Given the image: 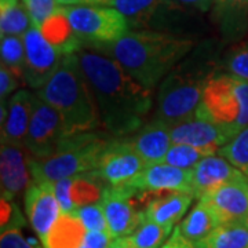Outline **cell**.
Listing matches in <instances>:
<instances>
[{
	"label": "cell",
	"instance_id": "obj_24",
	"mask_svg": "<svg viewBox=\"0 0 248 248\" xmlns=\"http://www.w3.org/2000/svg\"><path fill=\"white\" fill-rule=\"evenodd\" d=\"M108 6L119 10L130 25L146 27L170 0H108Z\"/></svg>",
	"mask_w": 248,
	"mask_h": 248
},
{
	"label": "cell",
	"instance_id": "obj_18",
	"mask_svg": "<svg viewBox=\"0 0 248 248\" xmlns=\"http://www.w3.org/2000/svg\"><path fill=\"white\" fill-rule=\"evenodd\" d=\"M33 94L28 90H17L11 97L1 102L6 107V117L1 124V143L25 146L28 128L32 116Z\"/></svg>",
	"mask_w": 248,
	"mask_h": 248
},
{
	"label": "cell",
	"instance_id": "obj_30",
	"mask_svg": "<svg viewBox=\"0 0 248 248\" xmlns=\"http://www.w3.org/2000/svg\"><path fill=\"white\" fill-rule=\"evenodd\" d=\"M218 155L228 159L233 166L248 177V125L244 127L229 143L222 146Z\"/></svg>",
	"mask_w": 248,
	"mask_h": 248
},
{
	"label": "cell",
	"instance_id": "obj_29",
	"mask_svg": "<svg viewBox=\"0 0 248 248\" xmlns=\"http://www.w3.org/2000/svg\"><path fill=\"white\" fill-rule=\"evenodd\" d=\"M210 155H217V153L187 143H172L163 161L179 169L192 170L195 169V166L200 160H203Z\"/></svg>",
	"mask_w": 248,
	"mask_h": 248
},
{
	"label": "cell",
	"instance_id": "obj_39",
	"mask_svg": "<svg viewBox=\"0 0 248 248\" xmlns=\"http://www.w3.org/2000/svg\"><path fill=\"white\" fill-rule=\"evenodd\" d=\"M215 3L222 7V9L228 10H247L248 9V0H215Z\"/></svg>",
	"mask_w": 248,
	"mask_h": 248
},
{
	"label": "cell",
	"instance_id": "obj_4",
	"mask_svg": "<svg viewBox=\"0 0 248 248\" xmlns=\"http://www.w3.org/2000/svg\"><path fill=\"white\" fill-rule=\"evenodd\" d=\"M218 65L200 57L184 58L160 81L153 119L170 127L193 116L202 102L204 89Z\"/></svg>",
	"mask_w": 248,
	"mask_h": 248
},
{
	"label": "cell",
	"instance_id": "obj_31",
	"mask_svg": "<svg viewBox=\"0 0 248 248\" xmlns=\"http://www.w3.org/2000/svg\"><path fill=\"white\" fill-rule=\"evenodd\" d=\"M223 71L248 81V42L229 48L222 58Z\"/></svg>",
	"mask_w": 248,
	"mask_h": 248
},
{
	"label": "cell",
	"instance_id": "obj_27",
	"mask_svg": "<svg viewBox=\"0 0 248 248\" xmlns=\"http://www.w3.org/2000/svg\"><path fill=\"white\" fill-rule=\"evenodd\" d=\"M171 231L172 229L159 225L152 219L143 218L141 225L125 237L135 248H159L169 237Z\"/></svg>",
	"mask_w": 248,
	"mask_h": 248
},
{
	"label": "cell",
	"instance_id": "obj_32",
	"mask_svg": "<svg viewBox=\"0 0 248 248\" xmlns=\"http://www.w3.org/2000/svg\"><path fill=\"white\" fill-rule=\"evenodd\" d=\"M31 17L32 25L42 29L46 22L54 17L60 10L61 4L57 0H22Z\"/></svg>",
	"mask_w": 248,
	"mask_h": 248
},
{
	"label": "cell",
	"instance_id": "obj_40",
	"mask_svg": "<svg viewBox=\"0 0 248 248\" xmlns=\"http://www.w3.org/2000/svg\"><path fill=\"white\" fill-rule=\"evenodd\" d=\"M61 6H108V0H57Z\"/></svg>",
	"mask_w": 248,
	"mask_h": 248
},
{
	"label": "cell",
	"instance_id": "obj_13",
	"mask_svg": "<svg viewBox=\"0 0 248 248\" xmlns=\"http://www.w3.org/2000/svg\"><path fill=\"white\" fill-rule=\"evenodd\" d=\"M25 213L45 248L48 233L61 215V205L51 182H32L25 190Z\"/></svg>",
	"mask_w": 248,
	"mask_h": 248
},
{
	"label": "cell",
	"instance_id": "obj_8",
	"mask_svg": "<svg viewBox=\"0 0 248 248\" xmlns=\"http://www.w3.org/2000/svg\"><path fill=\"white\" fill-rule=\"evenodd\" d=\"M146 202L148 193L131 185L104 187L99 203L104 207L108 229L113 239L131 234L141 225Z\"/></svg>",
	"mask_w": 248,
	"mask_h": 248
},
{
	"label": "cell",
	"instance_id": "obj_25",
	"mask_svg": "<svg viewBox=\"0 0 248 248\" xmlns=\"http://www.w3.org/2000/svg\"><path fill=\"white\" fill-rule=\"evenodd\" d=\"M196 248H248V226L243 223H221Z\"/></svg>",
	"mask_w": 248,
	"mask_h": 248
},
{
	"label": "cell",
	"instance_id": "obj_6",
	"mask_svg": "<svg viewBox=\"0 0 248 248\" xmlns=\"http://www.w3.org/2000/svg\"><path fill=\"white\" fill-rule=\"evenodd\" d=\"M196 113L237 134L248 125V81L232 73L215 72L204 89Z\"/></svg>",
	"mask_w": 248,
	"mask_h": 248
},
{
	"label": "cell",
	"instance_id": "obj_43",
	"mask_svg": "<svg viewBox=\"0 0 248 248\" xmlns=\"http://www.w3.org/2000/svg\"><path fill=\"white\" fill-rule=\"evenodd\" d=\"M81 248H87V247H86V246H84V244H83V247H81Z\"/></svg>",
	"mask_w": 248,
	"mask_h": 248
},
{
	"label": "cell",
	"instance_id": "obj_2",
	"mask_svg": "<svg viewBox=\"0 0 248 248\" xmlns=\"http://www.w3.org/2000/svg\"><path fill=\"white\" fill-rule=\"evenodd\" d=\"M195 47V40L185 36L155 31L127 32L112 43L95 46L124 68L131 78L153 90L175 65Z\"/></svg>",
	"mask_w": 248,
	"mask_h": 248
},
{
	"label": "cell",
	"instance_id": "obj_36",
	"mask_svg": "<svg viewBox=\"0 0 248 248\" xmlns=\"http://www.w3.org/2000/svg\"><path fill=\"white\" fill-rule=\"evenodd\" d=\"M75 177L63 178L57 182H54V192L58 199V203L61 205L62 213H75L78 210L76 204L72 197V185Z\"/></svg>",
	"mask_w": 248,
	"mask_h": 248
},
{
	"label": "cell",
	"instance_id": "obj_14",
	"mask_svg": "<svg viewBox=\"0 0 248 248\" xmlns=\"http://www.w3.org/2000/svg\"><path fill=\"white\" fill-rule=\"evenodd\" d=\"M31 153L25 146L1 143L0 178L1 199L14 200L33 182L31 172Z\"/></svg>",
	"mask_w": 248,
	"mask_h": 248
},
{
	"label": "cell",
	"instance_id": "obj_15",
	"mask_svg": "<svg viewBox=\"0 0 248 248\" xmlns=\"http://www.w3.org/2000/svg\"><path fill=\"white\" fill-rule=\"evenodd\" d=\"M221 223H243L248 226V177L231 181L203 197Z\"/></svg>",
	"mask_w": 248,
	"mask_h": 248
},
{
	"label": "cell",
	"instance_id": "obj_22",
	"mask_svg": "<svg viewBox=\"0 0 248 248\" xmlns=\"http://www.w3.org/2000/svg\"><path fill=\"white\" fill-rule=\"evenodd\" d=\"M87 229L75 213H61L48 233L45 248H81Z\"/></svg>",
	"mask_w": 248,
	"mask_h": 248
},
{
	"label": "cell",
	"instance_id": "obj_21",
	"mask_svg": "<svg viewBox=\"0 0 248 248\" xmlns=\"http://www.w3.org/2000/svg\"><path fill=\"white\" fill-rule=\"evenodd\" d=\"M219 225L221 221L210 207V204L203 199H200L199 203L195 205V208L178 225L177 229L186 240H189L193 244H197Z\"/></svg>",
	"mask_w": 248,
	"mask_h": 248
},
{
	"label": "cell",
	"instance_id": "obj_42",
	"mask_svg": "<svg viewBox=\"0 0 248 248\" xmlns=\"http://www.w3.org/2000/svg\"><path fill=\"white\" fill-rule=\"evenodd\" d=\"M109 248H135L127 240V237H116V239L112 240V243H110V246Z\"/></svg>",
	"mask_w": 248,
	"mask_h": 248
},
{
	"label": "cell",
	"instance_id": "obj_35",
	"mask_svg": "<svg viewBox=\"0 0 248 248\" xmlns=\"http://www.w3.org/2000/svg\"><path fill=\"white\" fill-rule=\"evenodd\" d=\"M21 84H27L25 80L22 79L18 73L7 68L1 63L0 66V98L1 102H6L13 93H16Z\"/></svg>",
	"mask_w": 248,
	"mask_h": 248
},
{
	"label": "cell",
	"instance_id": "obj_1",
	"mask_svg": "<svg viewBox=\"0 0 248 248\" xmlns=\"http://www.w3.org/2000/svg\"><path fill=\"white\" fill-rule=\"evenodd\" d=\"M78 55L97 99L104 128L116 138L137 133L153 109V90L138 83L109 55L83 48Z\"/></svg>",
	"mask_w": 248,
	"mask_h": 248
},
{
	"label": "cell",
	"instance_id": "obj_41",
	"mask_svg": "<svg viewBox=\"0 0 248 248\" xmlns=\"http://www.w3.org/2000/svg\"><path fill=\"white\" fill-rule=\"evenodd\" d=\"M182 4H187V6H193L196 9L202 10V11H207L211 1L213 0H178Z\"/></svg>",
	"mask_w": 248,
	"mask_h": 248
},
{
	"label": "cell",
	"instance_id": "obj_9",
	"mask_svg": "<svg viewBox=\"0 0 248 248\" xmlns=\"http://www.w3.org/2000/svg\"><path fill=\"white\" fill-rule=\"evenodd\" d=\"M65 137L60 113L35 93L31 123L25 138V148L31 156L33 159H46L51 156Z\"/></svg>",
	"mask_w": 248,
	"mask_h": 248
},
{
	"label": "cell",
	"instance_id": "obj_12",
	"mask_svg": "<svg viewBox=\"0 0 248 248\" xmlns=\"http://www.w3.org/2000/svg\"><path fill=\"white\" fill-rule=\"evenodd\" d=\"M234 137L231 128L197 113L171 127L172 143H187L213 153H218Z\"/></svg>",
	"mask_w": 248,
	"mask_h": 248
},
{
	"label": "cell",
	"instance_id": "obj_38",
	"mask_svg": "<svg viewBox=\"0 0 248 248\" xmlns=\"http://www.w3.org/2000/svg\"><path fill=\"white\" fill-rule=\"evenodd\" d=\"M161 248H196L193 243H190L189 240H186L178 229L174 231V233L171 234L170 240L163 246Z\"/></svg>",
	"mask_w": 248,
	"mask_h": 248
},
{
	"label": "cell",
	"instance_id": "obj_11",
	"mask_svg": "<svg viewBox=\"0 0 248 248\" xmlns=\"http://www.w3.org/2000/svg\"><path fill=\"white\" fill-rule=\"evenodd\" d=\"M145 166L146 163L134 149L128 138H113L102 152L94 174L108 185H127Z\"/></svg>",
	"mask_w": 248,
	"mask_h": 248
},
{
	"label": "cell",
	"instance_id": "obj_20",
	"mask_svg": "<svg viewBox=\"0 0 248 248\" xmlns=\"http://www.w3.org/2000/svg\"><path fill=\"white\" fill-rule=\"evenodd\" d=\"M128 141L146 164L160 163L172 145L171 127L161 120L152 119L134 134V137L128 138Z\"/></svg>",
	"mask_w": 248,
	"mask_h": 248
},
{
	"label": "cell",
	"instance_id": "obj_23",
	"mask_svg": "<svg viewBox=\"0 0 248 248\" xmlns=\"http://www.w3.org/2000/svg\"><path fill=\"white\" fill-rule=\"evenodd\" d=\"M42 32L63 57L79 53L81 50L83 40L72 29L68 18L63 14V6L43 25Z\"/></svg>",
	"mask_w": 248,
	"mask_h": 248
},
{
	"label": "cell",
	"instance_id": "obj_16",
	"mask_svg": "<svg viewBox=\"0 0 248 248\" xmlns=\"http://www.w3.org/2000/svg\"><path fill=\"white\" fill-rule=\"evenodd\" d=\"M127 185L141 192H187L192 193V170H185L160 161L146 164L145 169ZM193 195V193H192Z\"/></svg>",
	"mask_w": 248,
	"mask_h": 248
},
{
	"label": "cell",
	"instance_id": "obj_34",
	"mask_svg": "<svg viewBox=\"0 0 248 248\" xmlns=\"http://www.w3.org/2000/svg\"><path fill=\"white\" fill-rule=\"evenodd\" d=\"M22 226H9L6 229H1L0 234V248H42L36 244L33 240L25 239V236L21 232Z\"/></svg>",
	"mask_w": 248,
	"mask_h": 248
},
{
	"label": "cell",
	"instance_id": "obj_10",
	"mask_svg": "<svg viewBox=\"0 0 248 248\" xmlns=\"http://www.w3.org/2000/svg\"><path fill=\"white\" fill-rule=\"evenodd\" d=\"M22 39L25 46V83L37 90L51 79L63 55L48 42L42 29L33 25L22 35Z\"/></svg>",
	"mask_w": 248,
	"mask_h": 248
},
{
	"label": "cell",
	"instance_id": "obj_33",
	"mask_svg": "<svg viewBox=\"0 0 248 248\" xmlns=\"http://www.w3.org/2000/svg\"><path fill=\"white\" fill-rule=\"evenodd\" d=\"M75 214L79 217L80 221L83 222V225L87 231L109 232L105 211H104V207L99 202L80 205L75 211Z\"/></svg>",
	"mask_w": 248,
	"mask_h": 248
},
{
	"label": "cell",
	"instance_id": "obj_17",
	"mask_svg": "<svg viewBox=\"0 0 248 248\" xmlns=\"http://www.w3.org/2000/svg\"><path fill=\"white\" fill-rule=\"evenodd\" d=\"M246 175L221 155H210L200 160L192 169V193L196 199H203L217 187Z\"/></svg>",
	"mask_w": 248,
	"mask_h": 248
},
{
	"label": "cell",
	"instance_id": "obj_7",
	"mask_svg": "<svg viewBox=\"0 0 248 248\" xmlns=\"http://www.w3.org/2000/svg\"><path fill=\"white\" fill-rule=\"evenodd\" d=\"M63 14L76 35L94 46L112 43L130 32L127 18L110 6H63Z\"/></svg>",
	"mask_w": 248,
	"mask_h": 248
},
{
	"label": "cell",
	"instance_id": "obj_26",
	"mask_svg": "<svg viewBox=\"0 0 248 248\" xmlns=\"http://www.w3.org/2000/svg\"><path fill=\"white\" fill-rule=\"evenodd\" d=\"M32 21L22 0H0V35L22 36Z\"/></svg>",
	"mask_w": 248,
	"mask_h": 248
},
{
	"label": "cell",
	"instance_id": "obj_3",
	"mask_svg": "<svg viewBox=\"0 0 248 248\" xmlns=\"http://www.w3.org/2000/svg\"><path fill=\"white\" fill-rule=\"evenodd\" d=\"M36 94L60 113L66 137L104 127L97 99L78 53L65 55L51 79L36 90Z\"/></svg>",
	"mask_w": 248,
	"mask_h": 248
},
{
	"label": "cell",
	"instance_id": "obj_37",
	"mask_svg": "<svg viewBox=\"0 0 248 248\" xmlns=\"http://www.w3.org/2000/svg\"><path fill=\"white\" fill-rule=\"evenodd\" d=\"M112 240V234L107 231H87L84 246L87 248H109Z\"/></svg>",
	"mask_w": 248,
	"mask_h": 248
},
{
	"label": "cell",
	"instance_id": "obj_28",
	"mask_svg": "<svg viewBox=\"0 0 248 248\" xmlns=\"http://www.w3.org/2000/svg\"><path fill=\"white\" fill-rule=\"evenodd\" d=\"M1 63L18 73L22 79L25 71V46L22 36H1L0 37Z\"/></svg>",
	"mask_w": 248,
	"mask_h": 248
},
{
	"label": "cell",
	"instance_id": "obj_5",
	"mask_svg": "<svg viewBox=\"0 0 248 248\" xmlns=\"http://www.w3.org/2000/svg\"><path fill=\"white\" fill-rule=\"evenodd\" d=\"M116 138L109 131L95 130L65 137L51 156L31 159L33 182H57L97 169L102 152Z\"/></svg>",
	"mask_w": 248,
	"mask_h": 248
},
{
	"label": "cell",
	"instance_id": "obj_19",
	"mask_svg": "<svg viewBox=\"0 0 248 248\" xmlns=\"http://www.w3.org/2000/svg\"><path fill=\"white\" fill-rule=\"evenodd\" d=\"M195 196L187 192H157L148 193V202L143 210L145 218L172 229L181 221Z\"/></svg>",
	"mask_w": 248,
	"mask_h": 248
}]
</instances>
